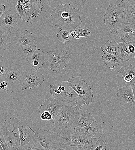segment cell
<instances>
[{"instance_id": "obj_17", "label": "cell", "mask_w": 135, "mask_h": 150, "mask_svg": "<svg viewBox=\"0 0 135 150\" xmlns=\"http://www.w3.org/2000/svg\"><path fill=\"white\" fill-rule=\"evenodd\" d=\"M117 36L126 42L135 41V26L123 22L116 33Z\"/></svg>"}, {"instance_id": "obj_26", "label": "cell", "mask_w": 135, "mask_h": 150, "mask_svg": "<svg viewBox=\"0 0 135 150\" xmlns=\"http://www.w3.org/2000/svg\"><path fill=\"white\" fill-rule=\"evenodd\" d=\"M103 62L110 69H114L120 63L121 59L118 55L104 53L102 56Z\"/></svg>"}, {"instance_id": "obj_27", "label": "cell", "mask_w": 135, "mask_h": 150, "mask_svg": "<svg viewBox=\"0 0 135 150\" xmlns=\"http://www.w3.org/2000/svg\"><path fill=\"white\" fill-rule=\"evenodd\" d=\"M118 55L121 60L123 61H128L133 57L129 51L126 42L124 41L119 44Z\"/></svg>"}, {"instance_id": "obj_5", "label": "cell", "mask_w": 135, "mask_h": 150, "mask_svg": "<svg viewBox=\"0 0 135 150\" xmlns=\"http://www.w3.org/2000/svg\"><path fill=\"white\" fill-rule=\"evenodd\" d=\"M45 64L52 70L58 72L64 69L69 61L66 51L53 49L47 52Z\"/></svg>"}, {"instance_id": "obj_29", "label": "cell", "mask_w": 135, "mask_h": 150, "mask_svg": "<svg viewBox=\"0 0 135 150\" xmlns=\"http://www.w3.org/2000/svg\"><path fill=\"white\" fill-rule=\"evenodd\" d=\"M21 75L17 69H12L7 70L5 75V80L10 83H13L20 79Z\"/></svg>"}, {"instance_id": "obj_34", "label": "cell", "mask_w": 135, "mask_h": 150, "mask_svg": "<svg viewBox=\"0 0 135 150\" xmlns=\"http://www.w3.org/2000/svg\"><path fill=\"white\" fill-rule=\"evenodd\" d=\"M54 150H74V147L68 145L59 140L56 142Z\"/></svg>"}, {"instance_id": "obj_20", "label": "cell", "mask_w": 135, "mask_h": 150, "mask_svg": "<svg viewBox=\"0 0 135 150\" xmlns=\"http://www.w3.org/2000/svg\"><path fill=\"white\" fill-rule=\"evenodd\" d=\"M15 40L16 44L18 46H22L34 44L35 37L30 31L24 30L15 33Z\"/></svg>"}, {"instance_id": "obj_13", "label": "cell", "mask_w": 135, "mask_h": 150, "mask_svg": "<svg viewBox=\"0 0 135 150\" xmlns=\"http://www.w3.org/2000/svg\"><path fill=\"white\" fill-rule=\"evenodd\" d=\"M20 120L14 117H11L6 119L3 126L10 132L13 138L17 150L20 146L19 125Z\"/></svg>"}, {"instance_id": "obj_24", "label": "cell", "mask_w": 135, "mask_h": 150, "mask_svg": "<svg viewBox=\"0 0 135 150\" xmlns=\"http://www.w3.org/2000/svg\"><path fill=\"white\" fill-rule=\"evenodd\" d=\"M44 52L39 48L34 52L28 62L32 68L37 71L44 64Z\"/></svg>"}, {"instance_id": "obj_11", "label": "cell", "mask_w": 135, "mask_h": 150, "mask_svg": "<svg viewBox=\"0 0 135 150\" xmlns=\"http://www.w3.org/2000/svg\"><path fill=\"white\" fill-rule=\"evenodd\" d=\"M63 106V104L60 100L54 97L50 98L45 100L40 106L39 113L41 114L44 111L50 113L52 117V123L54 122L55 118Z\"/></svg>"}, {"instance_id": "obj_18", "label": "cell", "mask_w": 135, "mask_h": 150, "mask_svg": "<svg viewBox=\"0 0 135 150\" xmlns=\"http://www.w3.org/2000/svg\"><path fill=\"white\" fill-rule=\"evenodd\" d=\"M62 84L65 87V89L62 90L59 95L56 96L60 100L65 103L73 102L77 100L78 94L69 85L67 81H64Z\"/></svg>"}, {"instance_id": "obj_7", "label": "cell", "mask_w": 135, "mask_h": 150, "mask_svg": "<svg viewBox=\"0 0 135 150\" xmlns=\"http://www.w3.org/2000/svg\"><path fill=\"white\" fill-rule=\"evenodd\" d=\"M20 146V149L35 138L34 132L37 131L39 129L36 124L30 119L20 120L19 125Z\"/></svg>"}, {"instance_id": "obj_37", "label": "cell", "mask_w": 135, "mask_h": 150, "mask_svg": "<svg viewBox=\"0 0 135 150\" xmlns=\"http://www.w3.org/2000/svg\"><path fill=\"white\" fill-rule=\"evenodd\" d=\"M126 43L131 55L135 58V41L129 42Z\"/></svg>"}, {"instance_id": "obj_36", "label": "cell", "mask_w": 135, "mask_h": 150, "mask_svg": "<svg viewBox=\"0 0 135 150\" xmlns=\"http://www.w3.org/2000/svg\"><path fill=\"white\" fill-rule=\"evenodd\" d=\"M58 86L55 84L50 85V94L52 96H54L56 95L59 94L61 93L62 91L58 89Z\"/></svg>"}, {"instance_id": "obj_3", "label": "cell", "mask_w": 135, "mask_h": 150, "mask_svg": "<svg viewBox=\"0 0 135 150\" xmlns=\"http://www.w3.org/2000/svg\"><path fill=\"white\" fill-rule=\"evenodd\" d=\"M15 6L21 19L29 24L33 23L31 17H38L43 8L41 0H17Z\"/></svg>"}, {"instance_id": "obj_40", "label": "cell", "mask_w": 135, "mask_h": 150, "mask_svg": "<svg viewBox=\"0 0 135 150\" xmlns=\"http://www.w3.org/2000/svg\"><path fill=\"white\" fill-rule=\"evenodd\" d=\"M7 71V68L5 63L0 62V76L5 75Z\"/></svg>"}, {"instance_id": "obj_23", "label": "cell", "mask_w": 135, "mask_h": 150, "mask_svg": "<svg viewBox=\"0 0 135 150\" xmlns=\"http://www.w3.org/2000/svg\"><path fill=\"white\" fill-rule=\"evenodd\" d=\"M77 132L78 145L77 147H74V150H91L93 144L97 140Z\"/></svg>"}, {"instance_id": "obj_2", "label": "cell", "mask_w": 135, "mask_h": 150, "mask_svg": "<svg viewBox=\"0 0 135 150\" xmlns=\"http://www.w3.org/2000/svg\"><path fill=\"white\" fill-rule=\"evenodd\" d=\"M68 80L69 85L79 95L77 101L73 103L75 108L79 110L84 104L89 106L92 102L94 97L93 91L90 86L79 76L69 77Z\"/></svg>"}, {"instance_id": "obj_42", "label": "cell", "mask_w": 135, "mask_h": 150, "mask_svg": "<svg viewBox=\"0 0 135 150\" xmlns=\"http://www.w3.org/2000/svg\"><path fill=\"white\" fill-rule=\"evenodd\" d=\"M76 30L77 29H71L69 31L71 35L74 38L77 35L76 33Z\"/></svg>"}, {"instance_id": "obj_22", "label": "cell", "mask_w": 135, "mask_h": 150, "mask_svg": "<svg viewBox=\"0 0 135 150\" xmlns=\"http://www.w3.org/2000/svg\"><path fill=\"white\" fill-rule=\"evenodd\" d=\"M118 72L122 75L121 78L125 82L126 86L131 87L135 84V67L131 64H129L127 68L122 67Z\"/></svg>"}, {"instance_id": "obj_4", "label": "cell", "mask_w": 135, "mask_h": 150, "mask_svg": "<svg viewBox=\"0 0 135 150\" xmlns=\"http://www.w3.org/2000/svg\"><path fill=\"white\" fill-rule=\"evenodd\" d=\"M123 10L119 5H109L104 15V22L110 33L117 31L124 22Z\"/></svg>"}, {"instance_id": "obj_43", "label": "cell", "mask_w": 135, "mask_h": 150, "mask_svg": "<svg viewBox=\"0 0 135 150\" xmlns=\"http://www.w3.org/2000/svg\"><path fill=\"white\" fill-rule=\"evenodd\" d=\"M131 87L132 89L134 97V100H135V84L132 85L131 86Z\"/></svg>"}, {"instance_id": "obj_28", "label": "cell", "mask_w": 135, "mask_h": 150, "mask_svg": "<svg viewBox=\"0 0 135 150\" xmlns=\"http://www.w3.org/2000/svg\"><path fill=\"white\" fill-rule=\"evenodd\" d=\"M100 48L104 53L118 55L119 44L113 40L110 42L108 40Z\"/></svg>"}, {"instance_id": "obj_41", "label": "cell", "mask_w": 135, "mask_h": 150, "mask_svg": "<svg viewBox=\"0 0 135 150\" xmlns=\"http://www.w3.org/2000/svg\"><path fill=\"white\" fill-rule=\"evenodd\" d=\"M5 7L4 4H1L0 6V17L5 12Z\"/></svg>"}, {"instance_id": "obj_31", "label": "cell", "mask_w": 135, "mask_h": 150, "mask_svg": "<svg viewBox=\"0 0 135 150\" xmlns=\"http://www.w3.org/2000/svg\"><path fill=\"white\" fill-rule=\"evenodd\" d=\"M19 150H44V149L35 137Z\"/></svg>"}, {"instance_id": "obj_35", "label": "cell", "mask_w": 135, "mask_h": 150, "mask_svg": "<svg viewBox=\"0 0 135 150\" xmlns=\"http://www.w3.org/2000/svg\"><path fill=\"white\" fill-rule=\"evenodd\" d=\"M82 26L80 27L78 29H77L76 34L78 35L80 37H84L85 38L91 35V33L90 31H88V29H83Z\"/></svg>"}, {"instance_id": "obj_30", "label": "cell", "mask_w": 135, "mask_h": 150, "mask_svg": "<svg viewBox=\"0 0 135 150\" xmlns=\"http://www.w3.org/2000/svg\"><path fill=\"white\" fill-rule=\"evenodd\" d=\"M0 132L3 135L9 150H17L13 138L9 131L3 125L0 128Z\"/></svg>"}, {"instance_id": "obj_16", "label": "cell", "mask_w": 135, "mask_h": 150, "mask_svg": "<svg viewBox=\"0 0 135 150\" xmlns=\"http://www.w3.org/2000/svg\"><path fill=\"white\" fill-rule=\"evenodd\" d=\"M14 33L10 28L0 26V50L10 48L13 43Z\"/></svg>"}, {"instance_id": "obj_33", "label": "cell", "mask_w": 135, "mask_h": 150, "mask_svg": "<svg viewBox=\"0 0 135 150\" xmlns=\"http://www.w3.org/2000/svg\"><path fill=\"white\" fill-rule=\"evenodd\" d=\"M106 148V144L104 140H97L93 144L91 150H105Z\"/></svg>"}, {"instance_id": "obj_12", "label": "cell", "mask_w": 135, "mask_h": 150, "mask_svg": "<svg viewBox=\"0 0 135 150\" xmlns=\"http://www.w3.org/2000/svg\"><path fill=\"white\" fill-rule=\"evenodd\" d=\"M58 136L60 140L69 145L77 147L78 145V133L73 125L61 129Z\"/></svg>"}, {"instance_id": "obj_44", "label": "cell", "mask_w": 135, "mask_h": 150, "mask_svg": "<svg viewBox=\"0 0 135 150\" xmlns=\"http://www.w3.org/2000/svg\"><path fill=\"white\" fill-rule=\"evenodd\" d=\"M80 37V36L78 35L77 34L75 38H76L77 39H78Z\"/></svg>"}, {"instance_id": "obj_15", "label": "cell", "mask_w": 135, "mask_h": 150, "mask_svg": "<svg viewBox=\"0 0 135 150\" xmlns=\"http://www.w3.org/2000/svg\"><path fill=\"white\" fill-rule=\"evenodd\" d=\"M103 129L102 125L96 121L94 120L90 124L76 130L81 134L98 140L103 134Z\"/></svg>"}, {"instance_id": "obj_25", "label": "cell", "mask_w": 135, "mask_h": 150, "mask_svg": "<svg viewBox=\"0 0 135 150\" xmlns=\"http://www.w3.org/2000/svg\"><path fill=\"white\" fill-rule=\"evenodd\" d=\"M37 49L34 44L20 46L18 50V55L22 60L28 61Z\"/></svg>"}, {"instance_id": "obj_10", "label": "cell", "mask_w": 135, "mask_h": 150, "mask_svg": "<svg viewBox=\"0 0 135 150\" xmlns=\"http://www.w3.org/2000/svg\"><path fill=\"white\" fill-rule=\"evenodd\" d=\"M116 99L124 107L128 108H135V101L131 87L126 86L119 88L117 93Z\"/></svg>"}, {"instance_id": "obj_32", "label": "cell", "mask_w": 135, "mask_h": 150, "mask_svg": "<svg viewBox=\"0 0 135 150\" xmlns=\"http://www.w3.org/2000/svg\"><path fill=\"white\" fill-rule=\"evenodd\" d=\"M58 40L64 43H66L70 41L74 38L72 36L69 31L60 30L56 34Z\"/></svg>"}, {"instance_id": "obj_8", "label": "cell", "mask_w": 135, "mask_h": 150, "mask_svg": "<svg viewBox=\"0 0 135 150\" xmlns=\"http://www.w3.org/2000/svg\"><path fill=\"white\" fill-rule=\"evenodd\" d=\"M75 115L72 106H63L55 118L54 122L56 127L61 130L73 125Z\"/></svg>"}, {"instance_id": "obj_19", "label": "cell", "mask_w": 135, "mask_h": 150, "mask_svg": "<svg viewBox=\"0 0 135 150\" xmlns=\"http://www.w3.org/2000/svg\"><path fill=\"white\" fill-rule=\"evenodd\" d=\"M119 5L124 9L126 21L135 26V0H121Z\"/></svg>"}, {"instance_id": "obj_21", "label": "cell", "mask_w": 135, "mask_h": 150, "mask_svg": "<svg viewBox=\"0 0 135 150\" xmlns=\"http://www.w3.org/2000/svg\"><path fill=\"white\" fill-rule=\"evenodd\" d=\"M0 17V26L10 28L17 25V16L13 10L5 11Z\"/></svg>"}, {"instance_id": "obj_38", "label": "cell", "mask_w": 135, "mask_h": 150, "mask_svg": "<svg viewBox=\"0 0 135 150\" xmlns=\"http://www.w3.org/2000/svg\"><path fill=\"white\" fill-rule=\"evenodd\" d=\"M41 119L43 120H47L51 123L52 117V115L47 111H44L41 114Z\"/></svg>"}, {"instance_id": "obj_6", "label": "cell", "mask_w": 135, "mask_h": 150, "mask_svg": "<svg viewBox=\"0 0 135 150\" xmlns=\"http://www.w3.org/2000/svg\"><path fill=\"white\" fill-rule=\"evenodd\" d=\"M44 79L43 74L38 71L28 69L22 74L20 84L22 90L24 91L38 87L44 82Z\"/></svg>"}, {"instance_id": "obj_1", "label": "cell", "mask_w": 135, "mask_h": 150, "mask_svg": "<svg viewBox=\"0 0 135 150\" xmlns=\"http://www.w3.org/2000/svg\"><path fill=\"white\" fill-rule=\"evenodd\" d=\"M50 15L52 24L60 30L75 29L82 22L79 8L73 7L69 3L58 5L50 11Z\"/></svg>"}, {"instance_id": "obj_14", "label": "cell", "mask_w": 135, "mask_h": 150, "mask_svg": "<svg viewBox=\"0 0 135 150\" xmlns=\"http://www.w3.org/2000/svg\"><path fill=\"white\" fill-rule=\"evenodd\" d=\"M94 121V118L88 111L80 109L75 114L73 125L78 129L90 124Z\"/></svg>"}, {"instance_id": "obj_39", "label": "cell", "mask_w": 135, "mask_h": 150, "mask_svg": "<svg viewBox=\"0 0 135 150\" xmlns=\"http://www.w3.org/2000/svg\"><path fill=\"white\" fill-rule=\"evenodd\" d=\"M0 144L3 150H9V147L6 142L3 135L0 132Z\"/></svg>"}, {"instance_id": "obj_9", "label": "cell", "mask_w": 135, "mask_h": 150, "mask_svg": "<svg viewBox=\"0 0 135 150\" xmlns=\"http://www.w3.org/2000/svg\"><path fill=\"white\" fill-rule=\"evenodd\" d=\"M34 132L35 137L44 150H54L56 143L59 140L58 134L41 129Z\"/></svg>"}]
</instances>
